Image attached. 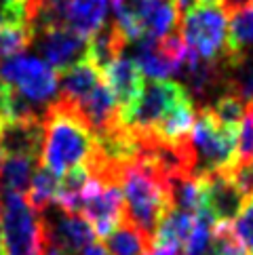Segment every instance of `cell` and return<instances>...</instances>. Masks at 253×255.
Instances as JSON below:
<instances>
[{"instance_id":"1","label":"cell","mask_w":253,"mask_h":255,"mask_svg":"<svg viewBox=\"0 0 253 255\" xmlns=\"http://www.w3.org/2000/svg\"><path fill=\"white\" fill-rule=\"evenodd\" d=\"M95 152V133L70 104L55 97L42 116V167L57 177L87 167Z\"/></svg>"},{"instance_id":"9","label":"cell","mask_w":253,"mask_h":255,"mask_svg":"<svg viewBox=\"0 0 253 255\" xmlns=\"http://www.w3.org/2000/svg\"><path fill=\"white\" fill-rule=\"evenodd\" d=\"M44 224L47 247H55L66 255H80L89 245L95 243V232L83 215L68 213L51 205L40 213Z\"/></svg>"},{"instance_id":"15","label":"cell","mask_w":253,"mask_h":255,"mask_svg":"<svg viewBox=\"0 0 253 255\" xmlns=\"http://www.w3.org/2000/svg\"><path fill=\"white\" fill-rule=\"evenodd\" d=\"M108 6L110 0H63V25L91 38L106 25Z\"/></svg>"},{"instance_id":"11","label":"cell","mask_w":253,"mask_h":255,"mask_svg":"<svg viewBox=\"0 0 253 255\" xmlns=\"http://www.w3.org/2000/svg\"><path fill=\"white\" fill-rule=\"evenodd\" d=\"M38 51L55 72H63L87 57L89 38L70 28H53L34 36Z\"/></svg>"},{"instance_id":"5","label":"cell","mask_w":253,"mask_h":255,"mask_svg":"<svg viewBox=\"0 0 253 255\" xmlns=\"http://www.w3.org/2000/svg\"><path fill=\"white\" fill-rule=\"evenodd\" d=\"M179 28L184 42L201 59L228 63V17L222 6L188 8L179 15Z\"/></svg>"},{"instance_id":"13","label":"cell","mask_w":253,"mask_h":255,"mask_svg":"<svg viewBox=\"0 0 253 255\" xmlns=\"http://www.w3.org/2000/svg\"><path fill=\"white\" fill-rule=\"evenodd\" d=\"M102 80L114 95L121 112H125L139 97L143 89V74L135 66V61L126 55H121L108 63L102 70Z\"/></svg>"},{"instance_id":"4","label":"cell","mask_w":253,"mask_h":255,"mask_svg":"<svg viewBox=\"0 0 253 255\" xmlns=\"http://www.w3.org/2000/svg\"><path fill=\"white\" fill-rule=\"evenodd\" d=\"M2 255H42L47 249L42 215L25 194L2 190Z\"/></svg>"},{"instance_id":"21","label":"cell","mask_w":253,"mask_h":255,"mask_svg":"<svg viewBox=\"0 0 253 255\" xmlns=\"http://www.w3.org/2000/svg\"><path fill=\"white\" fill-rule=\"evenodd\" d=\"M230 70L234 72L230 76V89L243 102H245V99L253 102V57H245Z\"/></svg>"},{"instance_id":"25","label":"cell","mask_w":253,"mask_h":255,"mask_svg":"<svg viewBox=\"0 0 253 255\" xmlns=\"http://www.w3.org/2000/svg\"><path fill=\"white\" fill-rule=\"evenodd\" d=\"M80 255H108V251L104 249L102 243H93V245H89V247L83 253H80Z\"/></svg>"},{"instance_id":"27","label":"cell","mask_w":253,"mask_h":255,"mask_svg":"<svg viewBox=\"0 0 253 255\" xmlns=\"http://www.w3.org/2000/svg\"><path fill=\"white\" fill-rule=\"evenodd\" d=\"M192 2L198 6H220L222 0H192Z\"/></svg>"},{"instance_id":"23","label":"cell","mask_w":253,"mask_h":255,"mask_svg":"<svg viewBox=\"0 0 253 255\" xmlns=\"http://www.w3.org/2000/svg\"><path fill=\"white\" fill-rule=\"evenodd\" d=\"M228 171H230V177L234 181V186L239 188V192L245 198L253 196V160L234 165Z\"/></svg>"},{"instance_id":"19","label":"cell","mask_w":253,"mask_h":255,"mask_svg":"<svg viewBox=\"0 0 253 255\" xmlns=\"http://www.w3.org/2000/svg\"><path fill=\"white\" fill-rule=\"evenodd\" d=\"M209 255H247L245 245L234 234L232 224H215L211 232Z\"/></svg>"},{"instance_id":"7","label":"cell","mask_w":253,"mask_h":255,"mask_svg":"<svg viewBox=\"0 0 253 255\" xmlns=\"http://www.w3.org/2000/svg\"><path fill=\"white\" fill-rule=\"evenodd\" d=\"M186 93V87L175 80H154L143 85L139 97L125 112H121V123L137 137L150 135L162 121V116L171 110V106Z\"/></svg>"},{"instance_id":"2","label":"cell","mask_w":253,"mask_h":255,"mask_svg":"<svg viewBox=\"0 0 253 255\" xmlns=\"http://www.w3.org/2000/svg\"><path fill=\"white\" fill-rule=\"evenodd\" d=\"M119 186L125 198V217L152 241L171 211V179L148 158L137 156L121 167Z\"/></svg>"},{"instance_id":"3","label":"cell","mask_w":253,"mask_h":255,"mask_svg":"<svg viewBox=\"0 0 253 255\" xmlns=\"http://www.w3.org/2000/svg\"><path fill=\"white\" fill-rule=\"evenodd\" d=\"M237 127L224 125L211 112V108H201L192 133H190L196 177L234 167V162H237Z\"/></svg>"},{"instance_id":"28","label":"cell","mask_w":253,"mask_h":255,"mask_svg":"<svg viewBox=\"0 0 253 255\" xmlns=\"http://www.w3.org/2000/svg\"><path fill=\"white\" fill-rule=\"evenodd\" d=\"M42 255H66V253H61V251H59V249H55V247H47Z\"/></svg>"},{"instance_id":"12","label":"cell","mask_w":253,"mask_h":255,"mask_svg":"<svg viewBox=\"0 0 253 255\" xmlns=\"http://www.w3.org/2000/svg\"><path fill=\"white\" fill-rule=\"evenodd\" d=\"M0 145L4 156L38 160L42 152V118H0Z\"/></svg>"},{"instance_id":"10","label":"cell","mask_w":253,"mask_h":255,"mask_svg":"<svg viewBox=\"0 0 253 255\" xmlns=\"http://www.w3.org/2000/svg\"><path fill=\"white\" fill-rule=\"evenodd\" d=\"M198 184L203 192V209L211 213L215 224H232L245 203V196L234 186L230 171L222 169L207 173L198 177Z\"/></svg>"},{"instance_id":"22","label":"cell","mask_w":253,"mask_h":255,"mask_svg":"<svg viewBox=\"0 0 253 255\" xmlns=\"http://www.w3.org/2000/svg\"><path fill=\"white\" fill-rule=\"evenodd\" d=\"M232 230L239 236V241L253 253V196L245 198L239 215L234 217Z\"/></svg>"},{"instance_id":"24","label":"cell","mask_w":253,"mask_h":255,"mask_svg":"<svg viewBox=\"0 0 253 255\" xmlns=\"http://www.w3.org/2000/svg\"><path fill=\"white\" fill-rule=\"evenodd\" d=\"M222 8L226 15H237L247 11V8H253V0H222Z\"/></svg>"},{"instance_id":"14","label":"cell","mask_w":253,"mask_h":255,"mask_svg":"<svg viewBox=\"0 0 253 255\" xmlns=\"http://www.w3.org/2000/svg\"><path fill=\"white\" fill-rule=\"evenodd\" d=\"M102 85V74L87 57L72 68L59 72L57 76V99L70 106H78Z\"/></svg>"},{"instance_id":"16","label":"cell","mask_w":253,"mask_h":255,"mask_svg":"<svg viewBox=\"0 0 253 255\" xmlns=\"http://www.w3.org/2000/svg\"><path fill=\"white\" fill-rule=\"evenodd\" d=\"M104 249L108 255H146L152 249V241L125 217L104 239Z\"/></svg>"},{"instance_id":"29","label":"cell","mask_w":253,"mask_h":255,"mask_svg":"<svg viewBox=\"0 0 253 255\" xmlns=\"http://www.w3.org/2000/svg\"><path fill=\"white\" fill-rule=\"evenodd\" d=\"M0 255H2V224H0Z\"/></svg>"},{"instance_id":"20","label":"cell","mask_w":253,"mask_h":255,"mask_svg":"<svg viewBox=\"0 0 253 255\" xmlns=\"http://www.w3.org/2000/svg\"><path fill=\"white\" fill-rule=\"evenodd\" d=\"M241 121L243 125H241V133L237 139V162L234 165L253 160V102H247Z\"/></svg>"},{"instance_id":"6","label":"cell","mask_w":253,"mask_h":255,"mask_svg":"<svg viewBox=\"0 0 253 255\" xmlns=\"http://www.w3.org/2000/svg\"><path fill=\"white\" fill-rule=\"evenodd\" d=\"M0 85L47 110L57 97V72L38 57L15 55L0 61Z\"/></svg>"},{"instance_id":"8","label":"cell","mask_w":253,"mask_h":255,"mask_svg":"<svg viewBox=\"0 0 253 255\" xmlns=\"http://www.w3.org/2000/svg\"><path fill=\"white\" fill-rule=\"evenodd\" d=\"M80 215L91 224L95 236L106 239L125 220V198L121 186L114 181L91 177L80 205Z\"/></svg>"},{"instance_id":"17","label":"cell","mask_w":253,"mask_h":255,"mask_svg":"<svg viewBox=\"0 0 253 255\" xmlns=\"http://www.w3.org/2000/svg\"><path fill=\"white\" fill-rule=\"evenodd\" d=\"M38 165V160L21 158V156H4L2 165H0V186L6 192H19L30 186L32 171Z\"/></svg>"},{"instance_id":"18","label":"cell","mask_w":253,"mask_h":255,"mask_svg":"<svg viewBox=\"0 0 253 255\" xmlns=\"http://www.w3.org/2000/svg\"><path fill=\"white\" fill-rule=\"evenodd\" d=\"M57 188H59V177L53 171L40 167L34 171V177L30 181V190H28V194H25V198L30 200V205L36 211L42 213L44 209L55 205Z\"/></svg>"},{"instance_id":"30","label":"cell","mask_w":253,"mask_h":255,"mask_svg":"<svg viewBox=\"0 0 253 255\" xmlns=\"http://www.w3.org/2000/svg\"><path fill=\"white\" fill-rule=\"evenodd\" d=\"M2 160H4V154H2V145H0V165H2Z\"/></svg>"},{"instance_id":"26","label":"cell","mask_w":253,"mask_h":255,"mask_svg":"<svg viewBox=\"0 0 253 255\" xmlns=\"http://www.w3.org/2000/svg\"><path fill=\"white\" fill-rule=\"evenodd\" d=\"M146 255H177L175 251H169V249H162V247H152Z\"/></svg>"}]
</instances>
